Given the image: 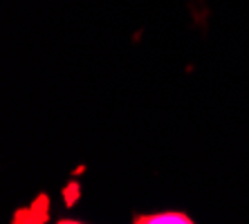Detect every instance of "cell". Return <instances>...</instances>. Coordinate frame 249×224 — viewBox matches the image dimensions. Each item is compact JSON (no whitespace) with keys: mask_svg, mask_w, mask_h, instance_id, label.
I'll use <instances>...</instances> for the list:
<instances>
[{"mask_svg":"<svg viewBox=\"0 0 249 224\" xmlns=\"http://www.w3.org/2000/svg\"><path fill=\"white\" fill-rule=\"evenodd\" d=\"M196 220L182 211H155V213H135L133 224H193Z\"/></svg>","mask_w":249,"mask_h":224,"instance_id":"6da1fadb","label":"cell"}]
</instances>
